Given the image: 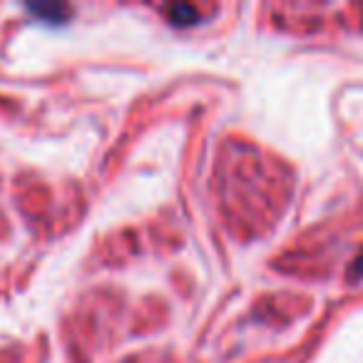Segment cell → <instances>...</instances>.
Listing matches in <instances>:
<instances>
[{
  "mask_svg": "<svg viewBox=\"0 0 363 363\" xmlns=\"http://www.w3.org/2000/svg\"><path fill=\"white\" fill-rule=\"evenodd\" d=\"M167 18H169L172 26H192V23H197L199 13L194 6H187V3H172L169 8H167Z\"/></svg>",
  "mask_w": 363,
  "mask_h": 363,
  "instance_id": "6da1fadb",
  "label": "cell"
},
{
  "mask_svg": "<svg viewBox=\"0 0 363 363\" xmlns=\"http://www.w3.org/2000/svg\"><path fill=\"white\" fill-rule=\"evenodd\" d=\"M28 8H30L35 16H43V18L48 16V21H57V23H60L62 18L70 13L65 6H57V3H50V6H43V3H40V6H28Z\"/></svg>",
  "mask_w": 363,
  "mask_h": 363,
  "instance_id": "7a4b0ae2",
  "label": "cell"
}]
</instances>
